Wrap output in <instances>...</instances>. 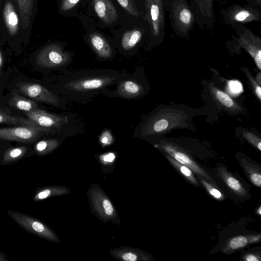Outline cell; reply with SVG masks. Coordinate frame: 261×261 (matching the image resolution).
<instances>
[{"mask_svg": "<svg viewBox=\"0 0 261 261\" xmlns=\"http://www.w3.org/2000/svg\"><path fill=\"white\" fill-rule=\"evenodd\" d=\"M103 207L105 210V213L108 215L111 216L113 213V207L112 205L111 202L107 199H105L103 201Z\"/></svg>", "mask_w": 261, "mask_h": 261, "instance_id": "d590c367", "label": "cell"}, {"mask_svg": "<svg viewBox=\"0 0 261 261\" xmlns=\"http://www.w3.org/2000/svg\"><path fill=\"white\" fill-rule=\"evenodd\" d=\"M89 40L93 49L100 58L107 59L112 56L111 47L102 36L98 33L92 34Z\"/></svg>", "mask_w": 261, "mask_h": 261, "instance_id": "5bb4252c", "label": "cell"}, {"mask_svg": "<svg viewBox=\"0 0 261 261\" xmlns=\"http://www.w3.org/2000/svg\"><path fill=\"white\" fill-rule=\"evenodd\" d=\"M199 178L201 183L213 197L218 200H223L224 199L223 195L218 189L201 177H199Z\"/></svg>", "mask_w": 261, "mask_h": 261, "instance_id": "4316f807", "label": "cell"}, {"mask_svg": "<svg viewBox=\"0 0 261 261\" xmlns=\"http://www.w3.org/2000/svg\"><path fill=\"white\" fill-rule=\"evenodd\" d=\"M244 137L251 144L254 145L259 150H261V142L259 138L250 132L243 133Z\"/></svg>", "mask_w": 261, "mask_h": 261, "instance_id": "4dcf8cb0", "label": "cell"}, {"mask_svg": "<svg viewBox=\"0 0 261 261\" xmlns=\"http://www.w3.org/2000/svg\"><path fill=\"white\" fill-rule=\"evenodd\" d=\"M256 213L259 215H261V206H259V208L257 210Z\"/></svg>", "mask_w": 261, "mask_h": 261, "instance_id": "7bdbcfd3", "label": "cell"}, {"mask_svg": "<svg viewBox=\"0 0 261 261\" xmlns=\"http://www.w3.org/2000/svg\"><path fill=\"white\" fill-rule=\"evenodd\" d=\"M132 75L120 80L117 85L116 90L112 91L113 96L126 98L135 99L143 92V87Z\"/></svg>", "mask_w": 261, "mask_h": 261, "instance_id": "ba28073f", "label": "cell"}, {"mask_svg": "<svg viewBox=\"0 0 261 261\" xmlns=\"http://www.w3.org/2000/svg\"><path fill=\"white\" fill-rule=\"evenodd\" d=\"M21 16V27L27 29L30 25L34 0H17Z\"/></svg>", "mask_w": 261, "mask_h": 261, "instance_id": "e0dca14e", "label": "cell"}, {"mask_svg": "<svg viewBox=\"0 0 261 261\" xmlns=\"http://www.w3.org/2000/svg\"><path fill=\"white\" fill-rule=\"evenodd\" d=\"M9 103L12 108L25 113L38 108V105L35 101L23 97L15 92L12 94Z\"/></svg>", "mask_w": 261, "mask_h": 261, "instance_id": "2e32d148", "label": "cell"}, {"mask_svg": "<svg viewBox=\"0 0 261 261\" xmlns=\"http://www.w3.org/2000/svg\"><path fill=\"white\" fill-rule=\"evenodd\" d=\"M3 18L9 34L15 36L18 31L19 20L13 4L8 1L3 10Z\"/></svg>", "mask_w": 261, "mask_h": 261, "instance_id": "4fadbf2b", "label": "cell"}, {"mask_svg": "<svg viewBox=\"0 0 261 261\" xmlns=\"http://www.w3.org/2000/svg\"><path fill=\"white\" fill-rule=\"evenodd\" d=\"M99 141L104 145L111 144L113 141V136L111 132L108 130L104 131L99 137Z\"/></svg>", "mask_w": 261, "mask_h": 261, "instance_id": "d6a6232c", "label": "cell"}, {"mask_svg": "<svg viewBox=\"0 0 261 261\" xmlns=\"http://www.w3.org/2000/svg\"><path fill=\"white\" fill-rule=\"evenodd\" d=\"M231 18L234 21L246 23L258 20L259 15L253 10L241 8L234 11L231 15Z\"/></svg>", "mask_w": 261, "mask_h": 261, "instance_id": "ac0fdd59", "label": "cell"}, {"mask_svg": "<svg viewBox=\"0 0 261 261\" xmlns=\"http://www.w3.org/2000/svg\"><path fill=\"white\" fill-rule=\"evenodd\" d=\"M129 75L114 70H90L65 74L61 82L62 93L71 100L88 99L116 85Z\"/></svg>", "mask_w": 261, "mask_h": 261, "instance_id": "6da1fadb", "label": "cell"}, {"mask_svg": "<svg viewBox=\"0 0 261 261\" xmlns=\"http://www.w3.org/2000/svg\"><path fill=\"white\" fill-rule=\"evenodd\" d=\"M214 0H194L196 5L204 16L211 17L213 14V5Z\"/></svg>", "mask_w": 261, "mask_h": 261, "instance_id": "cb8c5ba5", "label": "cell"}, {"mask_svg": "<svg viewBox=\"0 0 261 261\" xmlns=\"http://www.w3.org/2000/svg\"><path fill=\"white\" fill-rule=\"evenodd\" d=\"M71 59V55L57 44H50L43 48L36 57V64L42 68H52L63 66Z\"/></svg>", "mask_w": 261, "mask_h": 261, "instance_id": "277c9868", "label": "cell"}, {"mask_svg": "<svg viewBox=\"0 0 261 261\" xmlns=\"http://www.w3.org/2000/svg\"><path fill=\"white\" fill-rule=\"evenodd\" d=\"M28 148L26 146H19L8 149L4 152L2 162L8 164L20 159L26 153Z\"/></svg>", "mask_w": 261, "mask_h": 261, "instance_id": "ffe728a7", "label": "cell"}, {"mask_svg": "<svg viewBox=\"0 0 261 261\" xmlns=\"http://www.w3.org/2000/svg\"><path fill=\"white\" fill-rule=\"evenodd\" d=\"M214 93L217 99L224 106L231 108L233 106L234 102L232 99L225 93L219 90L214 89Z\"/></svg>", "mask_w": 261, "mask_h": 261, "instance_id": "83f0119b", "label": "cell"}, {"mask_svg": "<svg viewBox=\"0 0 261 261\" xmlns=\"http://www.w3.org/2000/svg\"><path fill=\"white\" fill-rule=\"evenodd\" d=\"M175 25L181 33H185L191 27L193 15L188 6L184 3L174 5L172 10Z\"/></svg>", "mask_w": 261, "mask_h": 261, "instance_id": "30bf717a", "label": "cell"}, {"mask_svg": "<svg viewBox=\"0 0 261 261\" xmlns=\"http://www.w3.org/2000/svg\"><path fill=\"white\" fill-rule=\"evenodd\" d=\"M168 126V122L166 119H162L156 121L153 124L152 128L154 132L160 133L165 130Z\"/></svg>", "mask_w": 261, "mask_h": 261, "instance_id": "1f68e13d", "label": "cell"}, {"mask_svg": "<svg viewBox=\"0 0 261 261\" xmlns=\"http://www.w3.org/2000/svg\"><path fill=\"white\" fill-rule=\"evenodd\" d=\"M163 148L171 156L179 163L189 167L196 174L211 181H214L209 175L185 152L176 150L170 145H165Z\"/></svg>", "mask_w": 261, "mask_h": 261, "instance_id": "8fae6325", "label": "cell"}, {"mask_svg": "<svg viewBox=\"0 0 261 261\" xmlns=\"http://www.w3.org/2000/svg\"><path fill=\"white\" fill-rule=\"evenodd\" d=\"M261 235L260 234L257 235H253L250 237L248 239V242L249 243H256L259 242L260 240Z\"/></svg>", "mask_w": 261, "mask_h": 261, "instance_id": "ab89813d", "label": "cell"}, {"mask_svg": "<svg viewBox=\"0 0 261 261\" xmlns=\"http://www.w3.org/2000/svg\"><path fill=\"white\" fill-rule=\"evenodd\" d=\"M0 3H1V0H0Z\"/></svg>", "mask_w": 261, "mask_h": 261, "instance_id": "f6af8a7d", "label": "cell"}, {"mask_svg": "<svg viewBox=\"0 0 261 261\" xmlns=\"http://www.w3.org/2000/svg\"><path fill=\"white\" fill-rule=\"evenodd\" d=\"M3 63V59L2 55V53H1V51L0 50V76L1 74V71H2Z\"/></svg>", "mask_w": 261, "mask_h": 261, "instance_id": "60d3db41", "label": "cell"}, {"mask_svg": "<svg viewBox=\"0 0 261 261\" xmlns=\"http://www.w3.org/2000/svg\"><path fill=\"white\" fill-rule=\"evenodd\" d=\"M102 160L107 162H112L114 161L115 158V156L114 153L110 152L102 156Z\"/></svg>", "mask_w": 261, "mask_h": 261, "instance_id": "f35d334b", "label": "cell"}, {"mask_svg": "<svg viewBox=\"0 0 261 261\" xmlns=\"http://www.w3.org/2000/svg\"><path fill=\"white\" fill-rule=\"evenodd\" d=\"M241 46L245 48L253 58L257 67L261 69V40L249 30H246L239 39Z\"/></svg>", "mask_w": 261, "mask_h": 261, "instance_id": "9c48e42d", "label": "cell"}, {"mask_svg": "<svg viewBox=\"0 0 261 261\" xmlns=\"http://www.w3.org/2000/svg\"><path fill=\"white\" fill-rule=\"evenodd\" d=\"M142 37V32L139 30L126 32L122 36L121 45L126 50L131 49L138 43Z\"/></svg>", "mask_w": 261, "mask_h": 261, "instance_id": "d6986e66", "label": "cell"}, {"mask_svg": "<svg viewBox=\"0 0 261 261\" xmlns=\"http://www.w3.org/2000/svg\"><path fill=\"white\" fill-rule=\"evenodd\" d=\"M58 144V141L56 140H41L35 144L34 150L38 154H44L56 148Z\"/></svg>", "mask_w": 261, "mask_h": 261, "instance_id": "7402d4cb", "label": "cell"}, {"mask_svg": "<svg viewBox=\"0 0 261 261\" xmlns=\"http://www.w3.org/2000/svg\"><path fill=\"white\" fill-rule=\"evenodd\" d=\"M6 260H7L6 256L2 252H0V261Z\"/></svg>", "mask_w": 261, "mask_h": 261, "instance_id": "b9f144b4", "label": "cell"}, {"mask_svg": "<svg viewBox=\"0 0 261 261\" xmlns=\"http://www.w3.org/2000/svg\"><path fill=\"white\" fill-rule=\"evenodd\" d=\"M248 239L243 236H239L231 238L228 242L227 250L233 251L245 247L248 243Z\"/></svg>", "mask_w": 261, "mask_h": 261, "instance_id": "d4e9b609", "label": "cell"}, {"mask_svg": "<svg viewBox=\"0 0 261 261\" xmlns=\"http://www.w3.org/2000/svg\"><path fill=\"white\" fill-rule=\"evenodd\" d=\"M167 158L170 163L190 182L195 185H198V182L195 177L193 171L189 167L179 163L170 155H167Z\"/></svg>", "mask_w": 261, "mask_h": 261, "instance_id": "44dd1931", "label": "cell"}, {"mask_svg": "<svg viewBox=\"0 0 261 261\" xmlns=\"http://www.w3.org/2000/svg\"><path fill=\"white\" fill-rule=\"evenodd\" d=\"M243 167L247 172L251 182L255 186L260 187L261 186V174L260 171L253 165H250L247 163H243Z\"/></svg>", "mask_w": 261, "mask_h": 261, "instance_id": "603a6c76", "label": "cell"}, {"mask_svg": "<svg viewBox=\"0 0 261 261\" xmlns=\"http://www.w3.org/2000/svg\"><path fill=\"white\" fill-rule=\"evenodd\" d=\"M79 1L80 0H62L61 8L63 11H68L74 7Z\"/></svg>", "mask_w": 261, "mask_h": 261, "instance_id": "836d02e7", "label": "cell"}, {"mask_svg": "<svg viewBox=\"0 0 261 261\" xmlns=\"http://www.w3.org/2000/svg\"><path fill=\"white\" fill-rule=\"evenodd\" d=\"M246 74L248 77L254 89L255 92L259 98V100L261 99V89L259 85L257 84V83L251 76V75L249 74V72L247 71L246 72Z\"/></svg>", "mask_w": 261, "mask_h": 261, "instance_id": "e575fe53", "label": "cell"}, {"mask_svg": "<svg viewBox=\"0 0 261 261\" xmlns=\"http://www.w3.org/2000/svg\"><path fill=\"white\" fill-rule=\"evenodd\" d=\"M228 88L233 95H238L243 91L242 84L238 80H230L228 82Z\"/></svg>", "mask_w": 261, "mask_h": 261, "instance_id": "f546056e", "label": "cell"}, {"mask_svg": "<svg viewBox=\"0 0 261 261\" xmlns=\"http://www.w3.org/2000/svg\"><path fill=\"white\" fill-rule=\"evenodd\" d=\"M122 258L125 261H136L137 256L133 253L127 252L122 255Z\"/></svg>", "mask_w": 261, "mask_h": 261, "instance_id": "8d00e7d4", "label": "cell"}, {"mask_svg": "<svg viewBox=\"0 0 261 261\" xmlns=\"http://www.w3.org/2000/svg\"><path fill=\"white\" fill-rule=\"evenodd\" d=\"M244 259L246 261H259L260 258L254 254H247L244 257Z\"/></svg>", "mask_w": 261, "mask_h": 261, "instance_id": "74e56055", "label": "cell"}, {"mask_svg": "<svg viewBox=\"0 0 261 261\" xmlns=\"http://www.w3.org/2000/svg\"><path fill=\"white\" fill-rule=\"evenodd\" d=\"M218 174L226 185L233 193L242 197L247 195V191L242 184L224 167L219 168Z\"/></svg>", "mask_w": 261, "mask_h": 261, "instance_id": "9a60e30c", "label": "cell"}, {"mask_svg": "<svg viewBox=\"0 0 261 261\" xmlns=\"http://www.w3.org/2000/svg\"><path fill=\"white\" fill-rule=\"evenodd\" d=\"M10 217L20 227L34 235L49 240H54L53 232L39 220L23 213L8 211Z\"/></svg>", "mask_w": 261, "mask_h": 261, "instance_id": "5b68a950", "label": "cell"}, {"mask_svg": "<svg viewBox=\"0 0 261 261\" xmlns=\"http://www.w3.org/2000/svg\"><path fill=\"white\" fill-rule=\"evenodd\" d=\"M93 4L97 15L102 21L111 24L116 21L118 13L110 0H94Z\"/></svg>", "mask_w": 261, "mask_h": 261, "instance_id": "7c38bea8", "label": "cell"}, {"mask_svg": "<svg viewBox=\"0 0 261 261\" xmlns=\"http://www.w3.org/2000/svg\"><path fill=\"white\" fill-rule=\"evenodd\" d=\"M54 131V129L27 125L0 128V139L8 141L31 143L42 135Z\"/></svg>", "mask_w": 261, "mask_h": 261, "instance_id": "3957f363", "label": "cell"}, {"mask_svg": "<svg viewBox=\"0 0 261 261\" xmlns=\"http://www.w3.org/2000/svg\"><path fill=\"white\" fill-rule=\"evenodd\" d=\"M122 7L129 14L135 16L139 17L140 15L134 0H117Z\"/></svg>", "mask_w": 261, "mask_h": 261, "instance_id": "484cf974", "label": "cell"}, {"mask_svg": "<svg viewBox=\"0 0 261 261\" xmlns=\"http://www.w3.org/2000/svg\"><path fill=\"white\" fill-rule=\"evenodd\" d=\"M256 1L258 3V4L260 5L261 0H256Z\"/></svg>", "mask_w": 261, "mask_h": 261, "instance_id": "ee69618b", "label": "cell"}, {"mask_svg": "<svg viewBox=\"0 0 261 261\" xmlns=\"http://www.w3.org/2000/svg\"><path fill=\"white\" fill-rule=\"evenodd\" d=\"M17 87L23 94L33 100L54 106H60V99L46 87L36 83L18 82Z\"/></svg>", "mask_w": 261, "mask_h": 261, "instance_id": "8992f818", "label": "cell"}, {"mask_svg": "<svg viewBox=\"0 0 261 261\" xmlns=\"http://www.w3.org/2000/svg\"><path fill=\"white\" fill-rule=\"evenodd\" d=\"M145 15L152 34L160 35L164 24V11L162 0H145Z\"/></svg>", "mask_w": 261, "mask_h": 261, "instance_id": "52a82bcc", "label": "cell"}, {"mask_svg": "<svg viewBox=\"0 0 261 261\" xmlns=\"http://www.w3.org/2000/svg\"><path fill=\"white\" fill-rule=\"evenodd\" d=\"M27 118L19 117V123L60 130L68 122V118L49 113L38 108L25 113Z\"/></svg>", "mask_w": 261, "mask_h": 261, "instance_id": "7a4b0ae2", "label": "cell"}, {"mask_svg": "<svg viewBox=\"0 0 261 261\" xmlns=\"http://www.w3.org/2000/svg\"><path fill=\"white\" fill-rule=\"evenodd\" d=\"M19 123V117L10 115L0 110V124H14Z\"/></svg>", "mask_w": 261, "mask_h": 261, "instance_id": "f1b7e54d", "label": "cell"}]
</instances>
